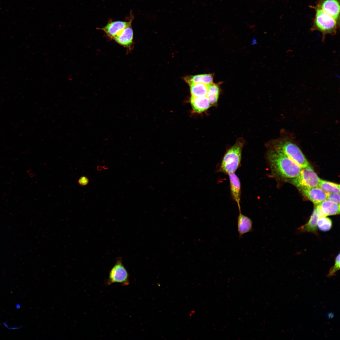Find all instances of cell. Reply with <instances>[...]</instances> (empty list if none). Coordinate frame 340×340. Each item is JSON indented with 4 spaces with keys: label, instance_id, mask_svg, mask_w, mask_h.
Listing matches in <instances>:
<instances>
[{
    "label": "cell",
    "instance_id": "6da1fadb",
    "mask_svg": "<svg viewBox=\"0 0 340 340\" xmlns=\"http://www.w3.org/2000/svg\"><path fill=\"white\" fill-rule=\"evenodd\" d=\"M266 146V159L272 175L292 179L298 175L302 167L282 152Z\"/></svg>",
    "mask_w": 340,
    "mask_h": 340
},
{
    "label": "cell",
    "instance_id": "7a4b0ae2",
    "mask_svg": "<svg viewBox=\"0 0 340 340\" xmlns=\"http://www.w3.org/2000/svg\"><path fill=\"white\" fill-rule=\"evenodd\" d=\"M267 145L282 152L302 168L310 166L298 146L292 139L287 136H282L279 139L270 141Z\"/></svg>",
    "mask_w": 340,
    "mask_h": 340
},
{
    "label": "cell",
    "instance_id": "3957f363",
    "mask_svg": "<svg viewBox=\"0 0 340 340\" xmlns=\"http://www.w3.org/2000/svg\"><path fill=\"white\" fill-rule=\"evenodd\" d=\"M244 141L242 139L237 140L235 144L225 153L217 171L228 175L235 173L241 166L242 150Z\"/></svg>",
    "mask_w": 340,
    "mask_h": 340
},
{
    "label": "cell",
    "instance_id": "277c9868",
    "mask_svg": "<svg viewBox=\"0 0 340 340\" xmlns=\"http://www.w3.org/2000/svg\"><path fill=\"white\" fill-rule=\"evenodd\" d=\"M315 8L316 13L311 30L317 31L321 32L322 36V41H324L326 35L336 34L339 24L320 8L316 7Z\"/></svg>",
    "mask_w": 340,
    "mask_h": 340
},
{
    "label": "cell",
    "instance_id": "5b68a950",
    "mask_svg": "<svg viewBox=\"0 0 340 340\" xmlns=\"http://www.w3.org/2000/svg\"><path fill=\"white\" fill-rule=\"evenodd\" d=\"M320 179L310 166L302 168L298 175L292 183L300 190L318 186Z\"/></svg>",
    "mask_w": 340,
    "mask_h": 340
},
{
    "label": "cell",
    "instance_id": "8992f818",
    "mask_svg": "<svg viewBox=\"0 0 340 340\" xmlns=\"http://www.w3.org/2000/svg\"><path fill=\"white\" fill-rule=\"evenodd\" d=\"M115 283L121 284L123 286L129 284V275L123 264L122 258H118L116 262L110 269L106 285H110Z\"/></svg>",
    "mask_w": 340,
    "mask_h": 340
},
{
    "label": "cell",
    "instance_id": "52a82bcc",
    "mask_svg": "<svg viewBox=\"0 0 340 340\" xmlns=\"http://www.w3.org/2000/svg\"><path fill=\"white\" fill-rule=\"evenodd\" d=\"M133 19L129 21H115L109 22L101 28L110 39H114L126 27L131 24Z\"/></svg>",
    "mask_w": 340,
    "mask_h": 340
},
{
    "label": "cell",
    "instance_id": "ba28073f",
    "mask_svg": "<svg viewBox=\"0 0 340 340\" xmlns=\"http://www.w3.org/2000/svg\"><path fill=\"white\" fill-rule=\"evenodd\" d=\"M316 7L332 17L339 24V0H320Z\"/></svg>",
    "mask_w": 340,
    "mask_h": 340
},
{
    "label": "cell",
    "instance_id": "9c48e42d",
    "mask_svg": "<svg viewBox=\"0 0 340 340\" xmlns=\"http://www.w3.org/2000/svg\"><path fill=\"white\" fill-rule=\"evenodd\" d=\"M308 199L316 206L327 199V193L319 187L303 189L300 190Z\"/></svg>",
    "mask_w": 340,
    "mask_h": 340
},
{
    "label": "cell",
    "instance_id": "30bf717a",
    "mask_svg": "<svg viewBox=\"0 0 340 340\" xmlns=\"http://www.w3.org/2000/svg\"><path fill=\"white\" fill-rule=\"evenodd\" d=\"M229 176L230 191L232 199L237 204L239 212H241L240 200L241 192L240 180L235 173H230Z\"/></svg>",
    "mask_w": 340,
    "mask_h": 340
},
{
    "label": "cell",
    "instance_id": "8fae6325",
    "mask_svg": "<svg viewBox=\"0 0 340 340\" xmlns=\"http://www.w3.org/2000/svg\"><path fill=\"white\" fill-rule=\"evenodd\" d=\"M133 33L131 24L126 27L114 39L119 44L130 50L133 44Z\"/></svg>",
    "mask_w": 340,
    "mask_h": 340
},
{
    "label": "cell",
    "instance_id": "7c38bea8",
    "mask_svg": "<svg viewBox=\"0 0 340 340\" xmlns=\"http://www.w3.org/2000/svg\"><path fill=\"white\" fill-rule=\"evenodd\" d=\"M315 207L322 216L334 215L340 213V205L328 199L324 200Z\"/></svg>",
    "mask_w": 340,
    "mask_h": 340
},
{
    "label": "cell",
    "instance_id": "4fadbf2b",
    "mask_svg": "<svg viewBox=\"0 0 340 340\" xmlns=\"http://www.w3.org/2000/svg\"><path fill=\"white\" fill-rule=\"evenodd\" d=\"M237 229L239 236L241 237L242 236L248 233L252 232L253 230V222L249 217L239 212L237 218Z\"/></svg>",
    "mask_w": 340,
    "mask_h": 340
},
{
    "label": "cell",
    "instance_id": "5bb4252c",
    "mask_svg": "<svg viewBox=\"0 0 340 340\" xmlns=\"http://www.w3.org/2000/svg\"><path fill=\"white\" fill-rule=\"evenodd\" d=\"M322 215L318 208L315 207L314 211L307 222L300 227L299 230L302 232H309L317 234V222Z\"/></svg>",
    "mask_w": 340,
    "mask_h": 340
},
{
    "label": "cell",
    "instance_id": "9a60e30c",
    "mask_svg": "<svg viewBox=\"0 0 340 340\" xmlns=\"http://www.w3.org/2000/svg\"><path fill=\"white\" fill-rule=\"evenodd\" d=\"M190 101L193 111L196 113H200L207 110L211 105L206 96H191Z\"/></svg>",
    "mask_w": 340,
    "mask_h": 340
},
{
    "label": "cell",
    "instance_id": "2e32d148",
    "mask_svg": "<svg viewBox=\"0 0 340 340\" xmlns=\"http://www.w3.org/2000/svg\"><path fill=\"white\" fill-rule=\"evenodd\" d=\"M213 79L212 74H208L187 76L184 80L189 85L198 83L209 85L213 83Z\"/></svg>",
    "mask_w": 340,
    "mask_h": 340
},
{
    "label": "cell",
    "instance_id": "e0dca14e",
    "mask_svg": "<svg viewBox=\"0 0 340 340\" xmlns=\"http://www.w3.org/2000/svg\"><path fill=\"white\" fill-rule=\"evenodd\" d=\"M208 85L203 83H195L190 85V90L191 96L202 97L206 96Z\"/></svg>",
    "mask_w": 340,
    "mask_h": 340
},
{
    "label": "cell",
    "instance_id": "ac0fdd59",
    "mask_svg": "<svg viewBox=\"0 0 340 340\" xmlns=\"http://www.w3.org/2000/svg\"><path fill=\"white\" fill-rule=\"evenodd\" d=\"M318 187L327 193H340L339 184L320 179Z\"/></svg>",
    "mask_w": 340,
    "mask_h": 340
},
{
    "label": "cell",
    "instance_id": "d6986e66",
    "mask_svg": "<svg viewBox=\"0 0 340 340\" xmlns=\"http://www.w3.org/2000/svg\"><path fill=\"white\" fill-rule=\"evenodd\" d=\"M219 94V88L218 85L212 83L208 85L206 97L211 104L214 105L217 103Z\"/></svg>",
    "mask_w": 340,
    "mask_h": 340
},
{
    "label": "cell",
    "instance_id": "ffe728a7",
    "mask_svg": "<svg viewBox=\"0 0 340 340\" xmlns=\"http://www.w3.org/2000/svg\"><path fill=\"white\" fill-rule=\"evenodd\" d=\"M332 220L326 216H321L317 222V227L321 231L326 232L332 228Z\"/></svg>",
    "mask_w": 340,
    "mask_h": 340
},
{
    "label": "cell",
    "instance_id": "44dd1931",
    "mask_svg": "<svg viewBox=\"0 0 340 340\" xmlns=\"http://www.w3.org/2000/svg\"><path fill=\"white\" fill-rule=\"evenodd\" d=\"M340 253H339L335 258L334 264L330 269L327 277H331L335 276L337 272L340 269Z\"/></svg>",
    "mask_w": 340,
    "mask_h": 340
},
{
    "label": "cell",
    "instance_id": "7402d4cb",
    "mask_svg": "<svg viewBox=\"0 0 340 340\" xmlns=\"http://www.w3.org/2000/svg\"><path fill=\"white\" fill-rule=\"evenodd\" d=\"M327 199L340 205V193H327Z\"/></svg>",
    "mask_w": 340,
    "mask_h": 340
},
{
    "label": "cell",
    "instance_id": "603a6c76",
    "mask_svg": "<svg viewBox=\"0 0 340 340\" xmlns=\"http://www.w3.org/2000/svg\"><path fill=\"white\" fill-rule=\"evenodd\" d=\"M88 179L87 177L82 176L79 178L78 182L81 185L85 186L88 184Z\"/></svg>",
    "mask_w": 340,
    "mask_h": 340
},
{
    "label": "cell",
    "instance_id": "cb8c5ba5",
    "mask_svg": "<svg viewBox=\"0 0 340 340\" xmlns=\"http://www.w3.org/2000/svg\"><path fill=\"white\" fill-rule=\"evenodd\" d=\"M3 325L4 326L8 329L10 330H17L20 329L22 327V326H9L6 322L3 323Z\"/></svg>",
    "mask_w": 340,
    "mask_h": 340
},
{
    "label": "cell",
    "instance_id": "d4e9b609",
    "mask_svg": "<svg viewBox=\"0 0 340 340\" xmlns=\"http://www.w3.org/2000/svg\"><path fill=\"white\" fill-rule=\"evenodd\" d=\"M20 304L19 303H17L15 305V308L17 309H19L20 308Z\"/></svg>",
    "mask_w": 340,
    "mask_h": 340
}]
</instances>
